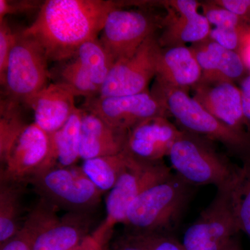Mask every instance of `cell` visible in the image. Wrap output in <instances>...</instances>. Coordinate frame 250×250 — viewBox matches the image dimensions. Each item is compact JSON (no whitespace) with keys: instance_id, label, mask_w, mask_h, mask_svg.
Segmentation results:
<instances>
[{"instance_id":"obj_1","label":"cell","mask_w":250,"mask_h":250,"mask_svg":"<svg viewBox=\"0 0 250 250\" xmlns=\"http://www.w3.org/2000/svg\"><path fill=\"white\" fill-rule=\"evenodd\" d=\"M120 6L110 0H48L22 31L39 42L48 61L70 60L83 43L98 38L108 15Z\"/></svg>"},{"instance_id":"obj_2","label":"cell","mask_w":250,"mask_h":250,"mask_svg":"<svg viewBox=\"0 0 250 250\" xmlns=\"http://www.w3.org/2000/svg\"><path fill=\"white\" fill-rule=\"evenodd\" d=\"M192 187L172 173L145 190L126 213L127 234L172 235L191 200Z\"/></svg>"},{"instance_id":"obj_3","label":"cell","mask_w":250,"mask_h":250,"mask_svg":"<svg viewBox=\"0 0 250 250\" xmlns=\"http://www.w3.org/2000/svg\"><path fill=\"white\" fill-rule=\"evenodd\" d=\"M211 141L182 130L167 156L171 169L192 187L213 185L223 188L234 184L241 174V166L220 154Z\"/></svg>"},{"instance_id":"obj_4","label":"cell","mask_w":250,"mask_h":250,"mask_svg":"<svg viewBox=\"0 0 250 250\" xmlns=\"http://www.w3.org/2000/svg\"><path fill=\"white\" fill-rule=\"evenodd\" d=\"M151 92L162 100L168 114L174 117L183 131L218 141L242 159L250 155V135L230 129L212 116L187 91L154 84Z\"/></svg>"},{"instance_id":"obj_5","label":"cell","mask_w":250,"mask_h":250,"mask_svg":"<svg viewBox=\"0 0 250 250\" xmlns=\"http://www.w3.org/2000/svg\"><path fill=\"white\" fill-rule=\"evenodd\" d=\"M27 182L41 198L69 213H86L100 203L103 193L82 167L75 166L44 169Z\"/></svg>"},{"instance_id":"obj_6","label":"cell","mask_w":250,"mask_h":250,"mask_svg":"<svg viewBox=\"0 0 250 250\" xmlns=\"http://www.w3.org/2000/svg\"><path fill=\"white\" fill-rule=\"evenodd\" d=\"M127 158L126 167L106 197V218L93 232L104 239H108L115 226L124 224L130 206L145 190L172 174L164 161L146 162Z\"/></svg>"},{"instance_id":"obj_7","label":"cell","mask_w":250,"mask_h":250,"mask_svg":"<svg viewBox=\"0 0 250 250\" xmlns=\"http://www.w3.org/2000/svg\"><path fill=\"white\" fill-rule=\"evenodd\" d=\"M47 56L34 38L19 31L10 54L3 86L6 98L27 105L34 95L49 84L50 73Z\"/></svg>"},{"instance_id":"obj_8","label":"cell","mask_w":250,"mask_h":250,"mask_svg":"<svg viewBox=\"0 0 250 250\" xmlns=\"http://www.w3.org/2000/svg\"><path fill=\"white\" fill-rule=\"evenodd\" d=\"M236 182L217 189L212 202L186 230L181 242L184 250H223L241 231L233 203Z\"/></svg>"},{"instance_id":"obj_9","label":"cell","mask_w":250,"mask_h":250,"mask_svg":"<svg viewBox=\"0 0 250 250\" xmlns=\"http://www.w3.org/2000/svg\"><path fill=\"white\" fill-rule=\"evenodd\" d=\"M59 208L43 199L25 221L32 229V250H76L88 234L86 213H69L60 218Z\"/></svg>"},{"instance_id":"obj_10","label":"cell","mask_w":250,"mask_h":250,"mask_svg":"<svg viewBox=\"0 0 250 250\" xmlns=\"http://www.w3.org/2000/svg\"><path fill=\"white\" fill-rule=\"evenodd\" d=\"M163 19L142 10L123 9V6L108 15L99 38L114 65L131 57L149 36L161 28Z\"/></svg>"},{"instance_id":"obj_11","label":"cell","mask_w":250,"mask_h":250,"mask_svg":"<svg viewBox=\"0 0 250 250\" xmlns=\"http://www.w3.org/2000/svg\"><path fill=\"white\" fill-rule=\"evenodd\" d=\"M159 36H149L134 54L117 62L101 87L100 98L134 95L148 90L155 78L161 53Z\"/></svg>"},{"instance_id":"obj_12","label":"cell","mask_w":250,"mask_h":250,"mask_svg":"<svg viewBox=\"0 0 250 250\" xmlns=\"http://www.w3.org/2000/svg\"><path fill=\"white\" fill-rule=\"evenodd\" d=\"M82 108L112 127L126 131L149 118L168 116L162 100L149 90L134 95L88 99Z\"/></svg>"},{"instance_id":"obj_13","label":"cell","mask_w":250,"mask_h":250,"mask_svg":"<svg viewBox=\"0 0 250 250\" xmlns=\"http://www.w3.org/2000/svg\"><path fill=\"white\" fill-rule=\"evenodd\" d=\"M50 137L35 123L27 125L1 162V182L22 184L47 167Z\"/></svg>"},{"instance_id":"obj_14","label":"cell","mask_w":250,"mask_h":250,"mask_svg":"<svg viewBox=\"0 0 250 250\" xmlns=\"http://www.w3.org/2000/svg\"><path fill=\"white\" fill-rule=\"evenodd\" d=\"M166 9L159 42L162 48L195 44L209 37L211 28L195 0H170L163 3Z\"/></svg>"},{"instance_id":"obj_15","label":"cell","mask_w":250,"mask_h":250,"mask_svg":"<svg viewBox=\"0 0 250 250\" xmlns=\"http://www.w3.org/2000/svg\"><path fill=\"white\" fill-rule=\"evenodd\" d=\"M181 133L167 117L149 118L130 130L123 152L136 160L163 161Z\"/></svg>"},{"instance_id":"obj_16","label":"cell","mask_w":250,"mask_h":250,"mask_svg":"<svg viewBox=\"0 0 250 250\" xmlns=\"http://www.w3.org/2000/svg\"><path fill=\"white\" fill-rule=\"evenodd\" d=\"M192 98L224 125L242 134H248L245 126L240 88L231 82L200 81Z\"/></svg>"},{"instance_id":"obj_17","label":"cell","mask_w":250,"mask_h":250,"mask_svg":"<svg viewBox=\"0 0 250 250\" xmlns=\"http://www.w3.org/2000/svg\"><path fill=\"white\" fill-rule=\"evenodd\" d=\"M76 97L70 86L57 82L46 85L27 105L34 111V123L50 135L61 129L76 110Z\"/></svg>"},{"instance_id":"obj_18","label":"cell","mask_w":250,"mask_h":250,"mask_svg":"<svg viewBox=\"0 0 250 250\" xmlns=\"http://www.w3.org/2000/svg\"><path fill=\"white\" fill-rule=\"evenodd\" d=\"M202 70L190 47L162 48L154 84L188 91L202 80Z\"/></svg>"},{"instance_id":"obj_19","label":"cell","mask_w":250,"mask_h":250,"mask_svg":"<svg viewBox=\"0 0 250 250\" xmlns=\"http://www.w3.org/2000/svg\"><path fill=\"white\" fill-rule=\"evenodd\" d=\"M202 70V82L243 80L247 68L238 52L225 48L209 38L190 46Z\"/></svg>"},{"instance_id":"obj_20","label":"cell","mask_w":250,"mask_h":250,"mask_svg":"<svg viewBox=\"0 0 250 250\" xmlns=\"http://www.w3.org/2000/svg\"><path fill=\"white\" fill-rule=\"evenodd\" d=\"M82 110L80 159L85 161L123 152L129 131L112 127L96 115Z\"/></svg>"},{"instance_id":"obj_21","label":"cell","mask_w":250,"mask_h":250,"mask_svg":"<svg viewBox=\"0 0 250 250\" xmlns=\"http://www.w3.org/2000/svg\"><path fill=\"white\" fill-rule=\"evenodd\" d=\"M82 114V108H77L61 129L49 135L50 155L45 169L70 167L80 159Z\"/></svg>"},{"instance_id":"obj_22","label":"cell","mask_w":250,"mask_h":250,"mask_svg":"<svg viewBox=\"0 0 250 250\" xmlns=\"http://www.w3.org/2000/svg\"><path fill=\"white\" fill-rule=\"evenodd\" d=\"M22 186L1 182L0 188V246L21 230L22 208Z\"/></svg>"},{"instance_id":"obj_23","label":"cell","mask_w":250,"mask_h":250,"mask_svg":"<svg viewBox=\"0 0 250 250\" xmlns=\"http://www.w3.org/2000/svg\"><path fill=\"white\" fill-rule=\"evenodd\" d=\"M124 152L116 155L101 156L83 161L82 170L102 192H109L116 185L126 164Z\"/></svg>"},{"instance_id":"obj_24","label":"cell","mask_w":250,"mask_h":250,"mask_svg":"<svg viewBox=\"0 0 250 250\" xmlns=\"http://www.w3.org/2000/svg\"><path fill=\"white\" fill-rule=\"evenodd\" d=\"M75 58L83 65L94 83L101 89L113 63L99 38L87 41L77 51Z\"/></svg>"},{"instance_id":"obj_25","label":"cell","mask_w":250,"mask_h":250,"mask_svg":"<svg viewBox=\"0 0 250 250\" xmlns=\"http://www.w3.org/2000/svg\"><path fill=\"white\" fill-rule=\"evenodd\" d=\"M21 104L6 98L0 104V161H4L18 136L27 124L21 112Z\"/></svg>"},{"instance_id":"obj_26","label":"cell","mask_w":250,"mask_h":250,"mask_svg":"<svg viewBox=\"0 0 250 250\" xmlns=\"http://www.w3.org/2000/svg\"><path fill=\"white\" fill-rule=\"evenodd\" d=\"M233 197L240 230L250 240V155L243 159L241 174L233 187Z\"/></svg>"},{"instance_id":"obj_27","label":"cell","mask_w":250,"mask_h":250,"mask_svg":"<svg viewBox=\"0 0 250 250\" xmlns=\"http://www.w3.org/2000/svg\"><path fill=\"white\" fill-rule=\"evenodd\" d=\"M70 86L78 96L85 100L99 96L100 88L94 83L89 74L75 57L61 69L60 81Z\"/></svg>"},{"instance_id":"obj_28","label":"cell","mask_w":250,"mask_h":250,"mask_svg":"<svg viewBox=\"0 0 250 250\" xmlns=\"http://www.w3.org/2000/svg\"><path fill=\"white\" fill-rule=\"evenodd\" d=\"M202 14L210 25L220 29H238L243 32H249L250 26L241 18L224 9L213 1L200 3Z\"/></svg>"},{"instance_id":"obj_29","label":"cell","mask_w":250,"mask_h":250,"mask_svg":"<svg viewBox=\"0 0 250 250\" xmlns=\"http://www.w3.org/2000/svg\"><path fill=\"white\" fill-rule=\"evenodd\" d=\"M19 32H14L6 18L0 21V82L4 83L10 54L16 42Z\"/></svg>"},{"instance_id":"obj_30","label":"cell","mask_w":250,"mask_h":250,"mask_svg":"<svg viewBox=\"0 0 250 250\" xmlns=\"http://www.w3.org/2000/svg\"><path fill=\"white\" fill-rule=\"evenodd\" d=\"M249 32H243L238 29L214 27L210 30L208 38L225 48L235 51L238 53L241 48L242 41L246 34Z\"/></svg>"},{"instance_id":"obj_31","label":"cell","mask_w":250,"mask_h":250,"mask_svg":"<svg viewBox=\"0 0 250 250\" xmlns=\"http://www.w3.org/2000/svg\"><path fill=\"white\" fill-rule=\"evenodd\" d=\"M132 236L138 240L144 250H184L182 243L172 235Z\"/></svg>"},{"instance_id":"obj_32","label":"cell","mask_w":250,"mask_h":250,"mask_svg":"<svg viewBox=\"0 0 250 250\" xmlns=\"http://www.w3.org/2000/svg\"><path fill=\"white\" fill-rule=\"evenodd\" d=\"M42 3L31 0H0V21L9 15H17L41 9Z\"/></svg>"},{"instance_id":"obj_33","label":"cell","mask_w":250,"mask_h":250,"mask_svg":"<svg viewBox=\"0 0 250 250\" xmlns=\"http://www.w3.org/2000/svg\"><path fill=\"white\" fill-rule=\"evenodd\" d=\"M32 229L24 220L21 230L14 237L0 246V250H32Z\"/></svg>"},{"instance_id":"obj_34","label":"cell","mask_w":250,"mask_h":250,"mask_svg":"<svg viewBox=\"0 0 250 250\" xmlns=\"http://www.w3.org/2000/svg\"><path fill=\"white\" fill-rule=\"evenodd\" d=\"M213 1L236 15L250 26V0H213Z\"/></svg>"},{"instance_id":"obj_35","label":"cell","mask_w":250,"mask_h":250,"mask_svg":"<svg viewBox=\"0 0 250 250\" xmlns=\"http://www.w3.org/2000/svg\"><path fill=\"white\" fill-rule=\"evenodd\" d=\"M239 88L245 126L247 132L250 135V74L241 80Z\"/></svg>"},{"instance_id":"obj_36","label":"cell","mask_w":250,"mask_h":250,"mask_svg":"<svg viewBox=\"0 0 250 250\" xmlns=\"http://www.w3.org/2000/svg\"><path fill=\"white\" fill-rule=\"evenodd\" d=\"M106 241L107 240L103 239L93 233L86 237L76 250H106Z\"/></svg>"},{"instance_id":"obj_37","label":"cell","mask_w":250,"mask_h":250,"mask_svg":"<svg viewBox=\"0 0 250 250\" xmlns=\"http://www.w3.org/2000/svg\"><path fill=\"white\" fill-rule=\"evenodd\" d=\"M113 250H144L135 237L126 234L116 243Z\"/></svg>"},{"instance_id":"obj_38","label":"cell","mask_w":250,"mask_h":250,"mask_svg":"<svg viewBox=\"0 0 250 250\" xmlns=\"http://www.w3.org/2000/svg\"><path fill=\"white\" fill-rule=\"evenodd\" d=\"M238 54L241 55L247 70L250 71V31L247 34L242 41L241 48Z\"/></svg>"},{"instance_id":"obj_39","label":"cell","mask_w":250,"mask_h":250,"mask_svg":"<svg viewBox=\"0 0 250 250\" xmlns=\"http://www.w3.org/2000/svg\"><path fill=\"white\" fill-rule=\"evenodd\" d=\"M237 236L233 237L223 250H243Z\"/></svg>"}]
</instances>
